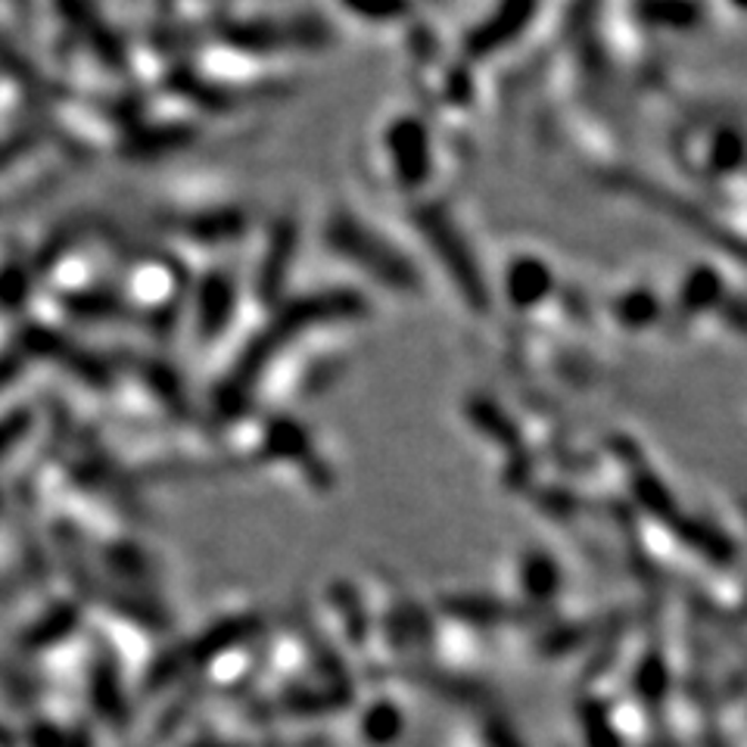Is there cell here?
Instances as JSON below:
<instances>
[{"instance_id": "obj_1", "label": "cell", "mask_w": 747, "mask_h": 747, "mask_svg": "<svg viewBox=\"0 0 747 747\" xmlns=\"http://www.w3.org/2000/svg\"><path fill=\"white\" fill-rule=\"evenodd\" d=\"M384 153H387L392 181L405 190H418L430 181L434 171V138L420 116H396L384 131Z\"/></svg>"}, {"instance_id": "obj_3", "label": "cell", "mask_w": 747, "mask_h": 747, "mask_svg": "<svg viewBox=\"0 0 747 747\" xmlns=\"http://www.w3.org/2000/svg\"><path fill=\"white\" fill-rule=\"evenodd\" d=\"M536 13H539V0H501V7H496L477 29L467 34L465 50L474 60L501 53V47L517 41L529 29Z\"/></svg>"}, {"instance_id": "obj_6", "label": "cell", "mask_w": 747, "mask_h": 747, "mask_svg": "<svg viewBox=\"0 0 747 747\" xmlns=\"http://www.w3.org/2000/svg\"><path fill=\"white\" fill-rule=\"evenodd\" d=\"M340 7L365 22H396L411 13V0H340Z\"/></svg>"}, {"instance_id": "obj_2", "label": "cell", "mask_w": 747, "mask_h": 747, "mask_svg": "<svg viewBox=\"0 0 747 747\" xmlns=\"http://www.w3.org/2000/svg\"><path fill=\"white\" fill-rule=\"evenodd\" d=\"M330 243L349 262L361 265V268H371V271H377L374 278L387 280L392 287H408L415 280L408 265L396 262V256L389 252L392 247H389L384 237H377V233L371 237L368 231H361V221L358 218H333V225H330Z\"/></svg>"}, {"instance_id": "obj_5", "label": "cell", "mask_w": 747, "mask_h": 747, "mask_svg": "<svg viewBox=\"0 0 747 747\" xmlns=\"http://www.w3.org/2000/svg\"><path fill=\"white\" fill-rule=\"evenodd\" d=\"M200 311H197V330H202L206 337H218L228 321L233 318L237 309V290L231 287V280H225L221 275L209 278L200 287Z\"/></svg>"}, {"instance_id": "obj_4", "label": "cell", "mask_w": 747, "mask_h": 747, "mask_svg": "<svg viewBox=\"0 0 747 747\" xmlns=\"http://www.w3.org/2000/svg\"><path fill=\"white\" fill-rule=\"evenodd\" d=\"M505 290L514 309H532L542 302L545 293H551V268L536 256H524L508 268Z\"/></svg>"}]
</instances>
